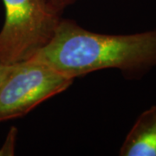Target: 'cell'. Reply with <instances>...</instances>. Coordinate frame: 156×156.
Here are the masks:
<instances>
[{
    "mask_svg": "<svg viewBox=\"0 0 156 156\" xmlns=\"http://www.w3.org/2000/svg\"><path fill=\"white\" fill-rule=\"evenodd\" d=\"M17 129L14 127L10 129L4 145L0 149V155H13L17 140Z\"/></svg>",
    "mask_w": 156,
    "mask_h": 156,
    "instance_id": "obj_5",
    "label": "cell"
},
{
    "mask_svg": "<svg viewBox=\"0 0 156 156\" xmlns=\"http://www.w3.org/2000/svg\"><path fill=\"white\" fill-rule=\"evenodd\" d=\"M32 60L69 78L106 69L133 76L156 66V30L131 35L95 33L61 19L50 42Z\"/></svg>",
    "mask_w": 156,
    "mask_h": 156,
    "instance_id": "obj_1",
    "label": "cell"
},
{
    "mask_svg": "<svg viewBox=\"0 0 156 156\" xmlns=\"http://www.w3.org/2000/svg\"><path fill=\"white\" fill-rule=\"evenodd\" d=\"M73 81L40 62H17L0 86V123L27 115L41 102L67 89Z\"/></svg>",
    "mask_w": 156,
    "mask_h": 156,
    "instance_id": "obj_3",
    "label": "cell"
},
{
    "mask_svg": "<svg viewBox=\"0 0 156 156\" xmlns=\"http://www.w3.org/2000/svg\"><path fill=\"white\" fill-rule=\"evenodd\" d=\"M48 1L54 9L61 14L64 9L72 5L77 0H48Z\"/></svg>",
    "mask_w": 156,
    "mask_h": 156,
    "instance_id": "obj_6",
    "label": "cell"
},
{
    "mask_svg": "<svg viewBox=\"0 0 156 156\" xmlns=\"http://www.w3.org/2000/svg\"><path fill=\"white\" fill-rule=\"evenodd\" d=\"M5 19L0 31V64L27 61L53 37L62 18L48 0H3Z\"/></svg>",
    "mask_w": 156,
    "mask_h": 156,
    "instance_id": "obj_2",
    "label": "cell"
},
{
    "mask_svg": "<svg viewBox=\"0 0 156 156\" xmlns=\"http://www.w3.org/2000/svg\"><path fill=\"white\" fill-rule=\"evenodd\" d=\"M17 63L14 64H0V86L12 72Z\"/></svg>",
    "mask_w": 156,
    "mask_h": 156,
    "instance_id": "obj_7",
    "label": "cell"
},
{
    "mask_svg": "<svg viewBox=\"0 0 156 156\" xmlns=\"http://www.w3.org/2000/svg\"><path fill=\"white\" fill-rule=\"evenodd\" d=\"M122 156H156V106L144 111L128 132Z\"/></svg>",
    "mask_w": 156,
    "mask_h": 156,
    "instance_id": "obj_4",
    "label": "cell"
}]
</instances>
